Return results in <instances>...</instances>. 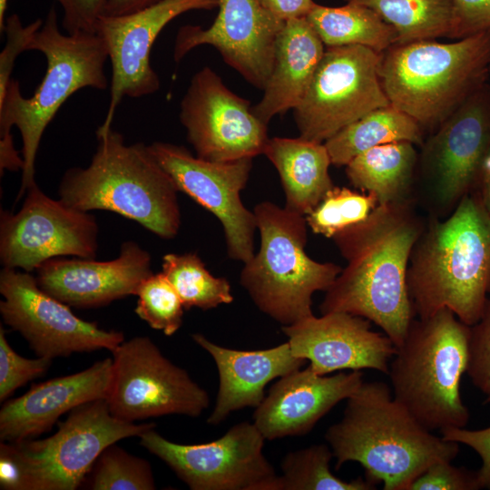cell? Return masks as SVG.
Here are the masks:
<instances>
[{
    "label": "cell",
    "mask_w": 490,
    "mask_h": 490,
    "mask_svg": "<svg viewBox=\"0 0 490 490\" xmlns=\"http://www.w3.org/2000/svg\"><path fill=\"white\" fill-rule=\"evenodd\" d=\"M96 137L90 164L63 176L60 200L82 211H110L162 239L174 238L181 225L178 190L148 145H128L113 128L96 131Z\"/></svg>",
    "instance_id": "4"
},
{
    "label": "cell",
    "mask_w": 490,
    "mask_h": 490,
    "mask_svg": "<svg viewBox=\"0 0 490 490\" xmlns=\"http://www.w3.org/2000/svg\"><path fill=\"white\" fill-rule=\"evenodd\" d=\"M136 296L135 313L151 328L162 330L166 336L173 335L181 328L184 307L162 272L146 278Z\"/></svg>",
    "instance_id": "35"
},
{
    "label": "cell",
    "mask_w": 490,
    "mask_h": 490,
    "mask_svg": "<svg viewBox=\"0 0 490 490\" xmlns=\"http://www.w3.org/2000/svg\"><path fill=\"white\" fill-rule=\"evenodd\" d=\"M148 148L178 191L189 195L220 220L229 257L249 261L254 255L257 223L254 212L243 205L240 193L249 180L253 158L211 162L193 156L183 146L163 142H154Z\"/></svg>",
    "instance_id": "16"
},
{
    "label": "cell",
    "mask_w": 490,
    "mask_h": 490,
    "mask_svg": "<svg viewBox=\"0 0 490 490\" xmlns=\"http://www.w3.org/2000/svg\"><path fill=\"white\" fill-rule=\"evenodd\" d=\"M24 160L14 145L12 133L0 136V172L23 170Z\"/></svg>",
    "instance_id": "44"
},
{
    "label": "cell",
    "mask_w": 490,
    "mask_h": 490,
    "mask_svg": "<svg viewBox=\"0 0 490 490\" xmlns=\"http://www.w3.org/2000/svg\"><path fill=\"white\" fill-rule=\"evenodd\" d=\"M42 19H36L24 25L19 15L13 14L5 18L3 32L6 34V43L0 54V98H2L10 81L15 62L18 55L28 50V46L43 25Z\"/></svg>",
    "instance_id": "38"
},
{
    "label": "cell",
    "mask_w": 490,
    "mask_h": 490,
    "mask_svg": "<svg viewBox=\"0 0 490 490\" xmlns=\"http://www.w3.org/2000/svg\"><path fill=\"white\" fill-rule=\"evenodd\" d=\"M325 439L336 469L359 463L366 478L385 490H408L431 464L452 461L459 444L436 436L419 424L381 381L363 382L347 398L342 418Z\"/></svg>",
    "instance_id": "3"
},
{
    "label": "cell",
    "mask_w": 490,
    "mask_h": 490,
    "mask_svg": "<svg viewBox=\"0 0 490 490\" xmlns=\"http://www.w3.org/2000/svg\"><path fill=\"white\" fill-rule=\"evenodd\" d=\"M179 118L196 156L231 162L263 154L267 125L250 102L231 92L211 67L192 77L181 99Z\"/></svg>",
    "instance_id": "15"
},
{
    "label": "cell",
    "mask_w": 490,
    "mask_h": 490,
    "mask_svg": "<svg viewBox=\"0 0 490 490\" xmlns=\"http://www.w3.org/2000/svg\"><path fill=\"white\" fill-rule=\"evenodd\" d=\"M113 358L68 376L36 384L23 396L5 401L0 410L1 442L33 439L51 430L59 417L74 407L106 398Z\"/></svg>",
    "instance_id": "23"
},
{
    "label": "cell",
    "mask_w": 490,
    "mask_h": 490,
    "mask_svg": "<svg viewBox=\"0 0 490 490\" xmlns=\"http://www.w3.org/2000/svg\"><path fill=\"white\" fill-rule=\"evenodd\" d=\"M63 9L62 27L67 34L95 33L106 0H55Z\"/></svg>",
    "instance_id": "41"
},
{
    "label": "cell",
    "mask_w": 490,
    "mask_h": 490,
    "mask_svg": "<svg viewBox=\"0 0 490 490\" xmlns=\"http://www.w3.org/2000/svg\"><path fill=\"white\" fill-rule=\"evenodd\" d=\"M478 187L484 204L490 215V177H482Z\"/></svg>",
    "instance_id": "46"
},
{
    "label": "cell",
    "mask_w": 490,
    "mask_h": 490,
    "mask_svg": "<svg viewBox=\"0 0 490 490\" xmlns=\"http://www.w3.org/2000/svg\"><path fill=\"white\" fill-rule=\"evenodd\" d=\"M7 1L8 0H0V31L1 33L3 32L4 26H5Z\"/></svg>",
    "instance_id": "48"
},
{
    "label": "cell",
    "mask_w": 490,
    "mask_h": 490,
    "mask_svg": "<svg viewBox=\"0 0 490 490\" xmlns=\"http://www.w3.org/2000/svg\"><path fill=\"white\" fill-rule=\"evenodd\" d=\"M253 212L260 248L244 263L241 286L261 312L282 326L312 316L313 294L328 290L342 268L306 254L305 216L270 201L257 204Z\"/></svg>",
    "instance_id": "9"
},
{
    "label": "cell",
    "mask_w": 490,
    "mask_h": 490,
    "mask_svg": "<svg viewBox=\"0 0 490 490\" xmlns=\"http://www.w3.org/2000/svg\"><path fill=\"white\" fill-rule=\"evenodd\" d=\"M162 267L185 309L195 307L206 310L233 301L229 281L211 275L196 253H168Z\"/></svg>",
    "instance_id": "31"
},
{
    "label": "cell",
    "mask_w": 490,
    "mask_h": 490,
    "mask_svg": "<svg viewBox=\"0 0 490 490\" xmlns=\"http://www.w3.org/2000/svg\"><path fill=\"white\" fill-rule=\"evenodd\" d=\"M489 79H490V67H489Z\"/></svg>",
    "instance_id": "50"
},
{
    "label": "cell",
    "mask_w": 490,
    "mask_h": 490,
    "mask_svg": "<svg viewBox=\"0 0 490 490\" xmlns=\"http://www.w3.org/2000/svg\"><path fill=\"white\" fill-rule=\"evenodd\" d=\"M324 45H362L382 54L396 44V29L371 8L347 2L338 7L317 4L306 16Z\"/></svg>",
    "instance_id": "28"
},
{
    "label": "cell",
    "mask_w": 490,
    "mask_h": 490,
    "mask_svg": "<svg viewBox=\"0 0 490 490\" xmlns=\"http://www.w3.org/2000/svg\"><path fill=\"white\" fill-rule=\"evenodd\" d=\"M219 0H161L139 11L103 15L95 33L103 40L112 66L110 103L97 131L112 129L115 111L124 96L140 98L159 90L160 80L151 65V50L162 30L180 15L212 10Z\"/></svg>",
    "instance_id": "17"
},
{
    "label": "cell",
    "mask_w": 490,
    "mask_h": 490,
    "mask_svg": "<svg viewBox=\"0 0 490 490\" xmlns=\"http://www.w3.org/2000/svg\"><path fill=\"white\" fill-rule=\"evenodd\" d=\"M451 462L439 460L431 464L408 490H478L476 473Z\"/></svg>",
    "instance_id": "39"
},
{
    "label": "cell",
    "mask_w": 490,
    "mask_h": 490,
    "mask_svg": "<svg viewBox=\"0 0 490 490\" xmlns=\"http://www.w3.org/2000/svg\"><path fill=\"white\" fill-rule=\"evenodd\" d=\"M155 426L116 418L104 398L82 404L47 438L1 442L0 488L74 490L108 446Z\"/></svg>",
    "instance_id": "8"
},
{
    "label": "cell",
    "mask_w": 490,
    "mask_h": 490,
    "mask_svg": "<svg viewBox=\"0 0 490 490\" xmlns=\"http://www.w3.org/2000/svg\"><path fill=\"white\" fill-rule=\"evenodd\" d=\"M423 131L413 118L389 104L348 124L324 143L331 163L346 166L358 154L378 145L395 142L423 144Z\"/></svg>",
    "instance_id": "29"
},
{
    "label": "cell",
    "mask_w": 490,
    "mask_h": 490,
    "mask_svg": "<svg viewBox=\"0 0 490 490\" xmlns=\"http://www.w3.org/2000/svg\"><path fill=\"white\" fill-rule=\"evenodd\" d=\"M407 284L419 318L446 308L469 327L479 320L490 294V215L479 189L464 195L448 218L424 227Z\"/></svg>",
    "instance_id": "2"
},
{
    "label": "cell",
    "mask_w": 490,
    "mask_h": 490,
    "mask_svg": "<svg viewBox=\"0 0 490 490\" xmlns=\"http://www.w3.org/2000/svg\"><path fill=\"white\" fill-rule=\"evenodd\" d=\"M105 400L113 416L134 422L166 415L201 416L208 392L172 363L148 337L122 341L113 350Z\"/></svg>",
    "instance_id": "11"
},
{
    "label": "cell",
    "mask_w": 490,
    "mask_h": 490,
    "mask_svg": "<svg viewBox=\"0 0 490 490\" xmlns=\"http://www.w3.org/2000/svg\"><path fill=\"white\" fill-rule=\"evenodd\" d=\"M466 373L472 384L490 398V299L479 320L469 327Z\"/></svg>",
    "instance_id": "37"
},
{
    "label": "cell",
    "mask_w": 490,
    "mask_h": 490,
    "mask_svg": "<svg viewBox=\"0 0 490 490\" xmlns=\"http://www.w3.org/2000/svg\"><path fill=\"white\" fill-rule=\"evenodd\" d=\"M490 402V398H488L487 400H485V403H489Z\"/></svg>",
    "instance_id": "49"
},
{
    "label": "cell",
    "mask_w": 490,
    "mask_h": 490,
    "mask_svg": "<svg viewBox=\"0 0 490 490\" xmlns=\"http://www.w3.org/2000/svg\"><path fill=\"white\" fill-rule=\"evenodd\" d=\"M325 50L306 17L287 20L277 39L273 67L263 95L252 107L257 117L268 124L274 116L293 110Z\"/></svg>",
    "instance_id": "25"
},
{
    "label": "cell",
    "mask_w": 490,
    "mask_h": 490,
    "mask_svg": "<svg viewBox=\"0 0 490 490\" xmlns=\"http://www.w3.org/2000/svg\"><path fill=\"white\" fill-rule=\"evenodd\" d=\"M490 177V148L484 159L483 164H482V177Z\"/></svg>",
    "instance_id": "47"
},
{
    "label": "cell",
    "mask_w": 490,
    "mask_h": 490,
    "mask_svg": "<svg viewBox=\"0 0 490 490\" xmlns=\"http://www.w3.org/2000/svg\"><path fill=\"white\" fill-rule=\"evenodd\" d=\"M371 321L346 312L314 315L289 326L283 333L294 356L309 361L318 375L337 370L374 369L387 375L397 347Z\"/></svg>",
    "instance_id": "20"
},
{
    "label": "cell",
    "mask_w": 490,
    "mask_h": 490,
    "mask_svg": "<svg viewBox=\"0 0 490 490\" xmlns=\"http://www.w3.org/2000/svg\"><path fill=\"white\" fill-rule=\"evenodd\" d=\"M469 326L444 308L414 319L389 363L394 398L429 431L465 427L460 394L468 365Z\"/></svg>",
    "instance_id": "7"
},
{
    "label": "cell",
    "mask_w": 490,
    "mask_h": 490,
    "mask_svg": "<svg viewBox=\"0 0 490 490\" xmlns=\"http://www.w3.org/2000/svg\"><path fill=\"white\" fill-rule=\"evenodd\" d=\"M161 0H106L104 14L107 16H119L131 14Z\"/></svg>",
    "instance_id": "45"
},
{
    "label": "cell",
    "mask_w": 490,
    "mask_h": 490,
    "mask_svg": "<svg viewBox=\"0 0 490 490\" xmlns=\"http://www.w3.org/2000/svg\"><path fill=\"white\" fill-rule=\"evenodd\" d=\"M489 67L487 31L451 43L396 44L381 54L379 74L391 105L436 130L488 82Z\"/></svg>",
    "instance_id": "5"
},
{
    "label": "cell",
    "mask_w": 490,
    "mask_h": 490,
    "mask_svg": "<svg viewBox=\"0 0 490 490\" xmlns=\"http://www.w3.org/2000/svg\"><path fill=\"white\" fill-rule=\"evenodd\" d=\"M98 225L88 211L75 210L45 195L35 184L15 214L1 211L0 260L4 268L36 270L63 256L93 259Z\"/></svg>",
    "instance_id": "13"
},
{
    "label": "cell",
    "mask_w": 490,
    "mask_h": 490,
    "mask_svg": "<svg viewBox=\"0 0 490 490\" xmlns=\"http://www.w3.org/2000/svg\"><path fill=\"white\" fill-rule=\"evenodd\" d=\"M416 162L414 143L395 142L358 154L346 165V174L353 186L385 204L408 198Z\"/></svg>",
    "instance_id": "27"
},
{
    "label": "cell",
    "mask_w": 490,
    "mask_h": 490,
    "mask_svg": "<svg viewBox=\"0 0 490 490\" xmlns=\"http://www.w3.org/2000/svg\"><path fill=\"white\" fill-rule=\"evenodd\" d=\"M191 338L212 357L219 373L215 406L207 419L211 425L223 422L236 410L257 407L271 380L301 368L307 361L293 355L288 341L266 349L238 350L217 345L200 333Z\"/></svg>",
    "instance_id": "24"
},
{
    "label": "cell",
    "mask_w": 490,
    "mask_h": 490,
    "mask_svg": "<svg viewBox=\"0 0 490 490\" xmlns=\"http://www.w3.org/2000/svg\"><path fill=\"white\" fill-rule=\"evenodd\" d=\"M424 230L409 198L378 204L332 239L347 266L326 290L321 314L346 312L378 326L399 347L415 319L407 272Z\"/></svg>",
    "instance_id": "1"
},
{
    "label": "cell",
    "mask_w": 490,
    "mask_h": 490,
    "mask_svg": "<svg viewBox=\"0 0 490 490\" xmlns=\"http://www.w3.org/2000/svg\"><path fill=\"white\" fill-rule=\"evenodd\" d=\"M150 253L134 241L123 242L117 258L108 261L56 257L36 270L39 287L63 303L97 308L136 295L152 274Z\"/></svg>",
    "instance_id": "21"
},
{
    "label": "cell",
    "mask_w": 490,
    "mask_h": 490,
    "mask_svg": "<svg viewBox=\"0 0 490 490\" xmlns=\"http://www.w3.org/2000/svg\"><path fill=\"white\" fill-rule=\"evenodd\" d=\"M89 474L92 490H153L156 488L151 465L114 444L99 456Z\"/></svg>",
    "instance_id": "34"
},
{
    "label": "cell",
    "mask_w": 490,
    "mask_h": 490,
    "mask_svg": "<svg viewBox=\"0 0 490 490\" xmlns=\"http://www.w3.org/2000/svg\"><path fill=\"white\" fill-rule=\"evenodd\" d=\"M440 433L444 439L466 445L479 455L482 466L475 472L478 487L490 490V426L476 430L450 427Z\"/></svg>",
    "instance_id": "42"
},
{
    "label": "cell",
    "mask_w": 490,
    "mask_h": 490,
    "mask_svg": "<svg viewBox=\"0 0 490 490\" xmlns=\"http://www.w3.org/2000/svg\"><path fill=\"white\" fill-rule=\"evenodd\" d=\"M366 5L397 31L396 44L438 37L453 39L452 0H346Z\"/></svg>",
    "instance_id": "30"
},
{
    "label": "cell",
    "mask_w": 490,
    "mask_h": 490,
    "mask_svg": "<svg viewBox=\"0 0 490 490\" xmlns=\"http://www.w3.org/2000/svg\"><path fill=\"white\" fill-rule=\"evenodd\" d=\"M490 148V83L473 93L436 130L424 146L422 163L435 201L456 206L479 186Z\"/></svg>",
    "instance_id": "18"
},
{
    "label": "cell",
    "mask_w": 490,
    "mask_h": 490,
    "mask_svg": "<svg viewBox=\"0 0 490 490\" xmlns=\"http://www.w3.org/2000/svg\"><path fill=\"white\" fill-rule=\"evenodd\" d=\"M218 7L210 27L187 24L179 29L174 61L179 63L200 45H211L250 84L263 91L273 67L277 39L286 21L270 14L259 0H219Z\"/></svg>",
    "instance_id": "19"
},
{
    "label": "cell",
    "mask_w": 490,
    "mask_h": 490,
    "mask_svg": "<svg viewBox=\"0 0 490 490\" xmlns=\"http://www.w3.org/2000/svg\"><path fill=\"white\" fill-rule=\"evenodd\" d=\"M330 446L317 444L289 452L281 462L279 490H373L376 484L358 477L345 481L329 469Z\"/></svg>",
    "instance_id": "32"
},
{
    "label": "cell",
    "mask_w": 490,
    "mask_h": 490,
    "mask_svg": "<svg viewBox=\"0 0 490 490\" xmlns=\"http://www.w3.org/2000/svg\"><path fill=\"white\" fill-rule=\"evenodd\" d=\"M52 358H25L8 344L4 328L0 327V401H5L18 387L42 376Z\"/></svg>",
    "instance_id": "36"
},
{
    "label": "cell",
    "mask_w": 490,
    "mask_h": 490,
    "mask_svg": "<svg viewBox=\"0 0 490 490\" xmlns=\"http://www.w3.org/2000/svg\"><path fill=\"white\" fill-rule=\"evenodd\" d=\"M453 39L490 31V0H452Z\"/></svg>",
    "instance_id": "40"
},
{
    "label": "cell",
    "mask_w": 490,
    "mask_h": 490,
    "mask_svg": "<svg viewBox=\"0 0 490 490\" xmlns=\"http://www.w3.org/2000/svg\"><path fill=\"white\" fill-rule=\"evenodd\" d=\"M139 437L191 490H279V475L263 454L265 438L254 423L240 422L202 444H177L154 428Z\"/></svg>",
    "instance_id": "12"
},
{
    "label": "cell",
    "mask_w": 490,
    "mask_h": 490,
    "mask_svg": "<svg viewBox=\"0 0 490 490\" xmlns=\"http://www.w3.org/2000/svg\"><path fill=\"white\" fill-rule=\"evenodd\" d=\"M380 59L381 54L362 45L328 47L292 110L299 137L325 142L368 113L389 105Z\"/></svg>",
    "instance_id": "10"
},
{
    "label": "cell",
    "mask_w": 490,
    "mask_h": 490,
    "mask_svg": "<svg viewBox=\"0 0 490 490\" xmlns=\"http://www.w3.org/2000/svg\"><path fill=\"white\" fill-rule=\"evenodd\" d=\"M263 154L279 172L286 197L284 208L290 211L306 216L334 186L324 142L301 137L269 138Z\"/></svg>",
    "instance_id": "26"
},
{
    "label": "cell",
    "mask_w": 490,
    "mask_h": 490,
    "mask_svg": "<svg viewBox=\"0 0 490 490\" xmlns=\"http://www.w3.org/2000/svg\"><path fill=\"white\" fill-rule=\"evenodd\" d=\"M361 370L318 375L309 367L281 377L256 407L254 424L265 439L308 434L364 382Z\"/></svg>",
    "instance_id": "22"
},
{
    "label": "cell",
    "mask_w": 490,
    "mask_h": 490,
    "mask_svg": "<svg viewBox=\"0 0 490 490\" xmlns=\"http://www.w3.org/2000/svg\"><path fill=\"white\" fill-rule=\"evenodd\" d=\"M28 50L42 53L46 70L31 97L23 96L18 81L12 79L0 98V135L20 131L23 148L20 199L35 184L36 153L44 130L64 102L77 91L91 87L104 90L108 79L104 64L108 52L96 33H62L55 8H51L41 28L33 37Z\"/></svg>",
    "instance_id": "6"
},
{
    "label": "cell",
    "mask_w": 490,
    "mask_h": 490,
    "mask_svg": "<svg viewBox=\"0 0 490 490\" xmlns=\"http://www.w3.org/2000/svg\"><path fill=\"white\" fill-rule=\"evenodd\" d=\"M3 321L18 331L38 357L54 358L76 352L113 350L122 332L104 330L75 316L70 306L52 297L30 272L4 268L0 272Z\"/></svg>",
    "instance_id": "14"
},
{
    "label": "cell",
    "mask_w": 490,
    "mask_h": 490,
    "mask_svg": "<svg viewBox=\"0 0 490 490\" xmlns=\"http://www.w3.org/2000/svg\"><path fill=\"white\" fill-rule=\"evenodd\" d=\"M276 17L287 21L306 17L317 5L313 0H259Z\"/></svg>",
    "instance_id": "43"
},
{
    "label": "cell",
    "mask_w": 490,
    "mask_h": 490,
    "mask_svg": "<svg viewBox=\"0 0 490 490\" xmlns=\"http://www.w3.org/2000/svg\"><path fill=\"white\" fill-rule=\"evenodd\" d=\"M378 205L372 193L333 186L305 218L316 234L333 238L354 224L365 220Z\"/></svg>",
    "instance_id": "33"
}]
</instances>
